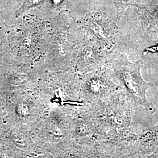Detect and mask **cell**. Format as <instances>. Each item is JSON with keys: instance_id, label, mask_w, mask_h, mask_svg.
Wrapping results in <instances>:
<instances>
[{"instance_id": "cell-1", "label": "cell", "mask_w": 158, "mask_h": 158, "mask_svg": "<svg viewBox=\"0 0 158 158\" xmlns=\"http://www.w3.org/2000/svg\"><path fill=\"white\" fill-rule=\"evenodd\" d=\"M113 63L115 76L124 87L128 97L147 110L153 113L155 110L148 102L146 97V92L150 84L142 77L141 61L131 62L127 57L122 55Z\"/></svg>"}, {"instance_id": "cell-2", "label": "cell", "mask_w": 158, "mask_h": 158, "mask_svg": "<svg viewBox=\"0 0 158 158\" xmlns=\"http://www.w3.org/2000/svg\"><path fill=\"white\" fill-rule=\"evenodd\" d=\"M136 8L145 33L150 38H158V0Z\"/></svg>"}, {"instance_id": "cell-3", "label": "cell", "mask_w": 158, "mask_h": 158, "mask_svg": "<svg viewBox=\"0 0 158 158\" xmlns=\"http://www.w3.org/2000/svg\"><path fill=\"white\" fill-rule=\"evenodd\" d=\"M113 1L115 5L118 13L120 15L123 14L129 6L136 7L138 5L135 0H113Z\"/></svg>"}, {"instance_id": "cell-4", "label": "cell", "mask_w": 158, "mask_h": 158, "mask_svg": "<svg viewBox=\"0 0 158 158\" xmlns=\"http://www.w3.org/2000/svg\"><path fill=\"white\" fill-rule=\"evenodd\" d=\"M45 0H25L20 9L17 11L18 15L21 14L29 9L40 6L44 2Z\"/></svg>"}]
</instances>
